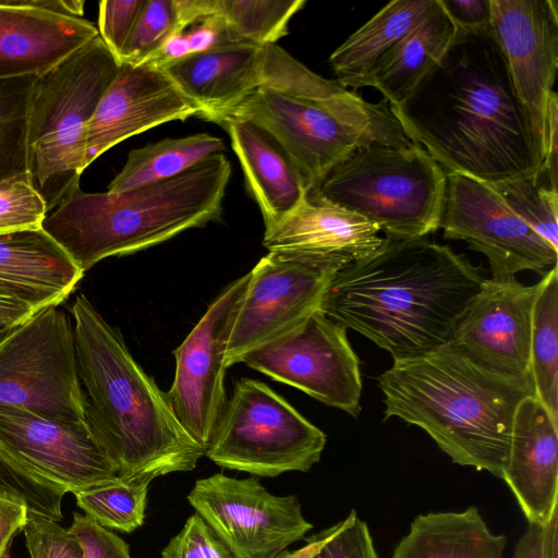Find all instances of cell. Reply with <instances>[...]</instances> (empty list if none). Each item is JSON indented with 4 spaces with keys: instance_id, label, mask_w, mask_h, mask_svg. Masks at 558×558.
I'll use <instances>...</instances> for the list:
<instances>
[{
    "instance_id": "obj_17",
    "label": "cell",
    "mask_w": 558,
    "mask_h": 558,
    "mask_svg": "<svg viewBox=\"0 0 558 558\" xmlns=\"http://www.w3.org/2000/svg\"><path fill=\"white\" fill-rule=\"evenodd\" d=\"M229 118L251 121L268 132L300 170L307 193L352 151L371 144L361 132L314 105L263 85Z\"/></svg>"
},
{
    "instance_id": "obj_5",
    "label": "cell",
    "mask_w": 558,
    "mask_h": 558,
    "mask_svg": "<svg viewBox=\"0 0 558 558\" xmlns=\"http://www.w3.org/2000/svg\"><path fill=\"white\" fill-rule=\"evenodd\" d=\"M231 165L215 154L163 181L120 193L77 187L43 229L84 272L111 256L137 253L220 219Z\"/></svg>"
},
{
    "instance_id": "obj_44",
    "label": "cell",
    "mask_w": 558,
    "mask_h": 558,
    "mask_svg": "<svg viewBox=\"0 0 558 558\" xmlns=\"http://www.w3.org/2000/svg\"><path fill=\"white\" fill-rule=\"evenodd\" d=\"M185 35L192 54L236 44H247L241 40L219 15L201 19L185 29Z\"/></svg>"
},
{
    "instance_id": "obj_16",
    "label": "cell",
    "mask_w": 558,
    "mask_h": 558,
    "mask_svg": "<svg viewBox=\"0 0 558 558\" xmlns=\"http://www.w3.org/2000/svg\"><path fill=\"white\" fill-rule=\"evenodd\" d=\"M490 8L493 33L527 111L542 166L548 102L558 71V2L490 0Z\"/></svg>"
},
{
    "instance_id": "obj_47",
    "label": "cell",
    "mask_w": 558,
    "mask_h": 558,
    "mask_svg": "<svg viewBox=\"0 0 558 558\" xmlns=\"http://www.w3.org/2000/svg\"><path fill=\"white\" fill-rule=\"evenodd\" d=\"M27 515L24 504L0 496V558H8L11 542L23 531Z\"/></svg>"
},
{
    "instance_id": "obj_4",
    "label": "cell",
    "mask_w": 558,
    "mask_h": 558,
    "mask_svg": "<svg viewBox=\"0 0 558 558\" xmlns=\"http://www.w3.org/2000/svg\"><path fill=\"white\" fill-rule=\"evenodd\" d=\"M385 418L426 432L453 463L501 480L520 402L535 396L531 377L487 369L451 343L393 360L378 377Z\"/></svg>"
},
{
    "instance_id": "obj_32",
    "label": "cell",
    "mask_w": 558,
    "mask_h": 558,
    "mask_svg": "<svg viewBox=\"0 0 558 558\" xmlns=\"http://www.w3.org/2000/svg\"><path fill=\"white\" fill-rule=\"evenodd\" d=\"M541 281L532 317L530 374L535 397L558 421V269Z\"/></svg>"
},
{
    "instance_id": "obj_37",
    "label": "cell",
    "mask_w": 558,
    "mask_h": 558,
    "mask_svg": "<svg viewBox=\"0 0 558 558\" xmlns=\"http://www.w3.org/2000/svg\"><path fill=\"white\" fill-rule=\"evenodd\" d=\"M184 29L178 0H145L119 65L142 64L168 37Z\"/></svg>"
},
{
    "instance_id": "obj_21",
    "label": "cell",
    "mask_w": 558,
    "mask_h": 558,
    "mask_svg": "<svg viewBox=\"0 0 558 558\" xmlns=\"http://www.w3.org/2000/svg\"><path fill=\"white\" fill-rule=\"evenodd\" d=\"M260 85L305 100L339 122L361 132L371 144L405 147L413 144L388 102L363 98L310 70L278 45L262 48Z\"/></svg>"
},
{
    "instance_id": "obj_11",
    "label": "cell",
    "mask_w": 558,
    "mask_h": 558,
    "mask_svg": "<svg viewBox=\"0 0 558 558\" xmlns=\"http://www.w3.org/2000/svg\"><path fill=\"white\" fill-rule=\"evenodd\" d=\"M190 505L233 558H277L313 529L296 496H277L257 477L223 473L195 482Z\"/></svg>"
},
{
    "instance_id": "obj_39",
    "label": "cell",
    "mask_w": 558,
    "mask_h": 558,
    "mask_svg": "<svg viewBox=\"0 0 558 558\" xmlns=\"http://www.w3.org/2000/svg\"><path fill=\"white\" fill-rule=\"evenodd\" d=\"M47 215L29 171L0 181V234L40 229Z\"/></svg>"
},
{
    "instance_id": "obj_33",
    "label": "cell",
    "mask_w": 558,
    "mask_h": 558,
    "mask_svg": "<svg viewBox=\"0 0 558 558\" xmlns=\"http://www.w3.org/2000/svg\"><path fill=\"white\" fill-rule=\"evenodd\" d=\"M148 481L124 480L74 493L76 505L107 530L132 533L144 524Z\"/></svg>"
},
{
    "instance_id": "obj_52",
    "label": "cell",
    "mask_w": 558,
    "mask_h": 558,
    "mask_svg": "<svg viewBox=\"0 0 558 558\" xmlns=\"http://www.w3.org/2000/svg\"><path fill=\"white\" fill-rule=\"evenodd\" d=\"M0 312L26 317L37 313L27 305L3 298H0Z\"/></svg>"
},
{
    "instance_id": "obj_42",
    "label": "cell",
    "mask_w": 558,
    "mask_h": 558,
    "mask_svg": "<svg viewBox=\"0 0 558 558\" xmlns=\"http://www.w3.org/2000/svg\"><path fill=\"white\" fill-rule=\"evenodd\" d=\"M145 0L99 2L98 35L117 61L135 26Z\"/></svg>"
},
{
    "instance_id": "obj_3",
    "label": "cell",
    "mask_w": 558,
    "mask_h": 558,
    "mask_svg": "<svg viewBox=\"0 0 558 558\" xmlns=\"http://www.w3.org/2000/svg\"><path fill=\"white\" fill-rule=\"evenodd\" d=\"M86 422L124 480L189 472L205 450L174 415L166 392L138 365L119 329L84 295L71 307Z\"/></svg>"
},
{
    "instance_id": "obj_27",
    "label": "cell",
    "mask_w": 558,
    "mask_h": 558,
    "mask_svg": "<svg viewBox=\"0 0 558 558\" xmlns=\"http://www.w3.org/2000/svg\"><path fill=\"white\" fill-rule=\"evenodd\" d=\"M507 543L470 506L462 511L418 514L391 558H504Z\"/></svg>"
},
{
    "instance_id": "obj_28",
    "label": "cell",
    "mask_w": 558,
    "mask_h": 558,
    "mask_svg": "<svg viewBox=\"0 0 558 558\" xmlns=\"http://www.w3.org/2000/svg\"><path fill=\"white\" fill-rule=\"evenodd\" d=\"M457 32L436 0L426 16L402 37L363 82L381 93L390 107L399 106L445 54Z\"/></svg>"
},
{
    "instance_id": "obj_51",
    "label": "cell",
    "mask_w": 558,
    "mask_h": 558,
    "mask_svg": "<svg viewBox=\"0 0 558 558\" xmlns=\"http://www.w3.org/2000/svg\"><path fill=\"white\" fill-rule=\"evenodd\" d=\"M31 317V316H29ZM28 317L0 312V342Z\"/></svg>"
},
{
    "instance_id": "obj_8",
    "label": "cell",
    "mask_w": 558,
    "mask_h": 558,
    "mask_svg": "<svg viewBox=\"0 0 558 558\" xmlns=\"http://www.w3.org/2000/svg\"><path fill=\"white\" fill-rule=\"evenodd\" d=\"M326 435L266 384L242 378L227 400L205 450L217 465L255 476L307 472Z\"/></svg>"
},
{
    "instance_id": "obj_18",
    "label": "cell",
    "mask_w": 558,
    "mask_h": 558,
    "mask_svg": "<svg viewBox=\"0 0 558 558\" xmlns=\"http://www.w3.org/2000/svg\"><path fill=\"white\" fill-rule=\"evenodd\" d=\"M541 281L526 286L487 279L470 302L450 343L478 365L515 378L531 377L532 317Z\"/></svg>"
},
{
    "instance_id": "obj_40",
    "label": "cell",
    "mask_w": 558,
    "mask_h": 558,
    "mask_svg": "<svg viewBox=\"0 0 558 558\" xmlns=\"http://www.w3.org/2000/svg\"><path fill=\"white\" fill-rule=\"evenodd\" d=\"M23 532L31 558H84L76 536L58 521L28 510Z\"/></svg>"
},
{
    "instance_id": "obj_22",
    "label": "cell",
    "mask_w": 558,
    "mask_h": 558,
    "mask_svg": "<svg viewBox=\"0 0 558 558\" xmlns=\"http://www.w3.org/2000/svg\"><path fill=\"white\" fill-rule=\"evenodd\" d=\"M365 218L306 195L275 226L265 229L269 252H290L320 260L337 271L373 254L384 242Z\"/></svg>"
},
{
    "instance_id": "obj_48",
    "label": "cell",
    "mask_w": 558,
    "mask_h": 558,
    "mask_svg": "<svg viewBox=\"0 0 558 558\" xmlns=\"http://www.w3.org/2000/svg\"><path fill=\"white\" fill-rule=\"evenodd\" d=\"M190 56L192 53L184 29L168 37L142 64L165 70Z\"/></svg>"
},
{
    "instance_id": "obj_14",
    "label": "cell",
    "mask_w": 558,
    "mask_h": 558,
    "mask_svg": "<svg viewBox=\"0 0 558 558\" xmlns=\"http://www.w3.org/2000/svg\"><path fill=\"white\" fill-rule=\"evenodd\" d=\"M250 274L229 283L173 351L174 379L168 402L186 433L206 450L227 403L225 353Z\"/></svg>"
},
{
    "instance_id": "obj_45",
    "label": "cell",
    "mask_w": 558,
    "mask_h": 558,
    "mask_svg": "<svg viewBox=\"0 0 558 558\" xmlns=\"http://www.w3.org/2000/svg\"><path fill=\"white\" fill-rule=\"evenodd\" d=\"M558 513L546 524H529L512 558H558Z\"/></svg>"
},
{
    "instance_id": "obj_2",
    "label": "cell",
    "mask_w": 558,
    "mask_h": 558,
    "mask_svg": "<svg viewBox=\"0 0 558 558\" xmlns=\"http://www.w3.org/2000/svg\"><path fill=\"white\" fill-rule=\"evenodd\" d=\"M484 280L449 245L384 238L373 254L333 275L320 311L393 360L414 357L450 343Z\"/></svg>"
},
{
    "instance_id": "obj_38",
    "label": "cell",
    "mask_w": 558,
    "mask_h": 558,
    "mask_svg": "<svg viewBox=\"0 0 558 558\" xmlns=\"http://www.w3.org/2000/svg\"><path fill=\"white\" fill-rule=\"evenodd\" d=\"M65 493L29 473L0 451V496L24 504L32 512L60 522Z\"/></svg>"
},
{
    "instance_id": "obj_34",
    "label": "cell",
    "mask_w": 558,
    "mask_h": 558,
    "mask_svg": "<svg viewBox=\"0 0 558 558\" xmlns=\"http://www.w3.org/2000/svg\"><path fill=\"white\" fill-rule=\"evenodd\" d=\"M36 78L0 80V181L29 169L28 114Z\"/></svg>"
},
{
    "instance_id": "obj_29",
    "label": "cell",
    "mask_w": 558,
    "mask_h": 558,
    "mask_svg": "<svg viewBox=\"0 0 558 558\" xmlns=\"http://www.w3.org/2000/svg\"><path fill=\"white\" fill-rule=\"evenodd\" d=\"M436 0H393L351 34L329 57L342 87H363L383 57L435 5Z\"/></svg>"
},
{
    "instance_id": "obj_20",
    "label": "cell",
    "mask_w": 558,
    "mask_h": 558,
    "mask_svg": "<svg viewBox=\"0 0 558 558\" xmlns=\"http://www.w3.org/2000/svg\"><path fill=\"white\" fill-rule=\"evenodd\" d=\"M501 480L529 524H546L558 513V421L535 396L517 409Z\"/></svg>"
},
{
    "instance_id": "obj_6",
    "label": "cell",
    "mask_w": 558,
    "mask_h": 558,
    "mask_svg": "<svg viewBox=\"0 0 558 558\" xmlns=\"http://www.w3.org/2000/svg\"><path fill=\"white\" fill-rule=\"evenodd\" d=\"M118 69L98 35L36 78L28 114V171L48 213L80 187L87 126Z\"/></svg>"
},
{
    "instance_id": "obj_41",
    "label": "cell",
    "mask_w": 558,
    "mask_h": 558,
    "mask_svg": "<svg viewBox=\"0 0 558 558\" xmlns=\"http://www.w3.org/2000/svg\"><path fill=\"white\" fill-rule=\"evenodd\" d=\"M161 558H233L227 546L197 514L161 550Z\"/></svg>"
},
{
    "instance_id": "obj_24",
    "label": "cell",
    "mask_w": 558,
    "mask_h": 558,
    "mask_svg": "<svg viewBox=\"0 0 558 558\" xmlns=\"http://www.w3.org/2000/svg\"><path fill=\"white\" fill-rule=\"evenodd\" d=\"M83 276L43 228L0 234V298L39 312L63 303Z\"/></svg>"
},
{
    "instance_id": "obj_26",
    "label": "cell",
    "mask_w": 558,
    "mask_h": 558,
    "mask_svg": "<svg viewBox=\"0 0 558 558\" xmlns=\"http://www.w3.org/2000/svg\"><path fill=\"white\" fill-rule=\"evenodd\" d=\"M220 125L230 137L245 187L260 209L265 229L275 226L307 195L300 170L280 144L257 124L229 118Z\"/></svg>"
},
{
    "instance_id": "obj_30",
    "label": "cell",
    "mask_w": 558,
    "mask_h": 558,
    "mask_svg": "<svg viewBox=\"0 0 558 558\" xmlns=\"http://www.w3.org/2000/svg\"><path fill=\"white\" fill-rule=\"evenodd\" d=\"M186 28L208 15L221 16L244 43L264 47L289 33L288 25L305 0H178Z\"/></svg>"
},
{
    "instance_id": "obj_36",
    "label": "cell",
    "mask_w": 558,
    "mask_h": 558,
    "mask_svg": "<svg viewBox=\"0 0 558 558\" xmlns=\"http://www.w3.org/2000/svg\"><path fill=\"white\" fill-rule=\"evenodd\" d=\"M277 558H379L368 525L353 509L341 521L305 538L296 550Z\"/></svg>"
},
{
    "instance_id": "obj_35",
    "label": "cell",
    "mask_w": 558,
    "mask_h": 558,
    "mask_svg": "<svg viewBox=\"0 0 558 558\" xmlns=\"http://www.w3.org/2000/svg\"><path fill=\"white\" fill-rule=\"evenodd\" d=\"M533 231L558 250V192L546 172L489 184Z\"/></svg>"
},
{
    "instance_id": "obj_15",
    "label": "cell",
    "mask_w": 558,
    "mask_h": 558,
    "mask_svg": "<svg viewBox=\"0 0 558 558\" xmlns=\"http://www.w3.org/2000/svg\"><path fill=\"white\" fill-rule=\"evenodd\" d=\"M0 451L65 494L119 478L86 421L62 422L0 407Z\"/></svg>"
},
{
    "instance_id": "obj_19",
    "label": "cell",
    "mask_w": 558,
    "mask_h": 558,
    "mask_svg": "<svg viewBox=\"0 0 558 558\" xmlns=\"http://www.w3.org/2000/svg\"><path fill=\"white\" fill-rule=\"evenodd\" d=\"M197 114L163 71L145 64H120L87 126L86 168L133 135Z\"/></svg>"
},
{
    "instance_id": "obj_49",
    "label": "cell",
    "mask_w": 558,
    "mask_h": 558,
    "mask_svg": "<svg viewBox=\"0 0 558 558\" xmlns=\"http://www.w3.org/2000/svg\"><path fill=\"white\" fill-rule=\"evenodd\" d=\"M557 151H558V96L554 92L547 110V133L545 144V158L541 166L549 179L557 184Z\"/></svg>"
},
{
    "instance_id": "obj_7",
    "label": "cell",
    "mask_w": 558,
    "mask_h": 558,
    "mask_svg": "<svg viewBox=\"0 0 558 558\" xmlns=\"http://www.w3.org/2000/svg\"><path fill=\"white\" fill-rule=\"evenodd\" d=\"M446 171L421 146L368 144L336 165L307 196L368 220L390 239L439 229Z\"/></svg>"
},
{
    "instance_id": "obj_12",
    "label": "cell",
    "mask_w": 558,
    "mask_h": 558,
    "mask_svg": "<svg viewBox=\"0 0 558 558\" xmlns=\"http://www.w3.org/2000/svg\"><path fill=\"white\" fill-rule=\"evenodd\" d=\"M241 363L328 407L354 417L360 414L359 357L347 328L320 310L292 331L246 354Z\"/></svg>"
},
{
    "instance_id": "obj_43",
    "label": "cell",
    "mask_w": 558,
    "mask_h": 558,
    "mask_svg": "<svg viewBox=\"0 0 558 558\" xmlns=\"http://www.w3.org/2000/svg\"><path fill=\"white\" fill-rule=\"evenodd\" d=\"M70 531L84 550V558H132L129 545L116 533L86 514L73 513Z\"/></svg>"
},
{
    "instance_id": "obj_31",
    "label": "cell",
    "mask_w": 558,
    "mask_h": 558,
    "mask_svg": "<svg viewBox=\"0 0 558 558\" xmlns=\"http://www.w3.org/2000/svg\"><path fill=\"white\" fill-rule=\"evenodd\" d=\"M223 149V141L207 133L165 138L134 148L107 192H125L171 179Z\"/></svg>"
},
{
    "instance_id": "obj_46",
    "label": "cell",
    "mask_w": 558,
    "mask_h": 558,
    "mask_svg": "<svg viewBox=\"0 0 558 558\" xmlns=\"http://www.w3.org/2000/svg\"><path fill=\"white\" fill-rule=\"evenodd\" d=\"M457 28L463 31H490V0H438Z\"/></svg>"
},
{
    "instance_id": "obj_25",
    "label": "cell",
    "mask_w": 558,
    "mask_h": 558,
    "mask_svg": "<svg viewBox=\"0 0 558 558\" xmlns=\"http://www.w3.org/2000/svg\"><path fill=\"white\" fill-rule=\"evenodd\" d=\"M262 48L231 45L192 54L161 71L197 109V117L220 125L260 85Z\"/></svg>"
},
{
    "instance_id": "obj_13",
    "label": "cell",
    "mask_w": 558,
    "mask_h": 558,
    "mask_svg": "<svg viewBox=\"0 0 558 558\" xmlns=\"http://www.w3.org/2000/svg\"><path fill=\"white\" fill-rule=\"evenodd\" d=\"M439 229L444 238L482 253L495 280H513L524 270L544 276L557 266L558 250L514 215L489 184L471 177L447 173Z\"/></svg>"
},
{
    "instance_id": "obj_10",
    "label": "cell",
    "mask_w": 558,
    "mask_h": 558,
    "mask_svg": "<svg viewBox=\"0 0 558 558\" xmlns=\"http://www.w3.org/2000/svg\"><path fill=\"white\" fill-rule=\"evenodd\" d=\"M331 266L290 252H269L248 272L228 336L225 365L241 363L253 350L295 329L320 303Z\"/></svg>"
},
{
    "instance_id": "obj_1",
    "label": "cell",
    "mask_w": 558,
    "mask_h": 558,
    "mask_svg": "<svg viewBox=\"0 0 558 558\" xmlns=\"http://www.w3.org/2000/svg\"><path fill=\"white\" fill-rule=\"evenodd\" d=\"M390 109L405 136L446 173L495 184L541 168L527 111L493 28H457L439 62Z\"/></svg>"
},
{
    "instance_id": "obj_50",
    "label": "cell",
    "mask_w": 558,
    "mask_h": 558,
    "mask_svg": "<svg viewBox=\"0 0 558 558\" xmlns=\"http://www.w3.org/2000/svg\"><path fill=\"white\" fill-rule=\"evenodd\" d=\"M21 5L47 11L68 17L81 19L84 14L83 0H16Z\"/></svg>"
},
{
    "instance_id": "obj_23",
    "label": "cell",
    "mask_w": 558,
    "mask_h": 558,
    "mask_svg": "<svg viewBox=\"0 0 558 558\" xmlns=\"http://www.w3.org/2000/svg\"><path fill=\"white\" fill-rule=\"evenodd\" d=\"M97 36L83 17L0 0V80L40 76Z\"/></svg>"
},
{
    "instance_id": "obj_9",
    "label": "cell",
    "mask_w": 558,
    "mask_h": 558,
    "mask_svg": "<svg viewBox=\"0 0 558 558\" xmlns=\"http://www.w3.org/2000/svg\"><path fill=\"white\" fill-rule=\"evenodd\" d=\"M0 407L86 421L73 324L59 306L33 314L0 342Z\"/></svg>"
}]
</instances>
